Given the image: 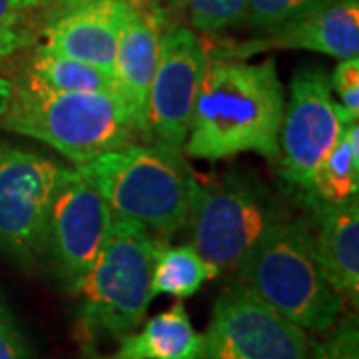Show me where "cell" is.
Here are the masks:
<instances>
[{"label":"cell","instance_id":"6da1fadb","mask_svg":"<svg viewBox=\"0 0 359 359\" xmlns=\"http://www.w3.org/2000/svg\"><path fill=\"white\" fill-rule=\"evenodd\" d=\"M283 108L285 92L273 60L210 58L184 156L216 162L256 152L278 162Z\"/></svg>","mask_w":359,"mask_h":359},{"label":"cell","instance_id":"7a4b0ae2","mask_svg":"<svg viewBox=\"0 0 359 359\" xmlns=\"http://www.w3.org/2000/svg\"><path fill=\"white\" fill-rule=\"evenodd\" d=\"M156 233L114 216L112 230L90 271L70 294L78 297L74 332L82 353L138 330L152 304V268L160 245Z\"/></svg>","mask_w":359,"mask_h":359},{"label":"cell","instance_id":"3957f363","mask_svg":"<svg viewBox=\"0 0 359 359\" xmlns=\"http://www.w3.org/2000/svg\"><path fill=\"white\" fill-rule=\"evenodd\" d=\"M76 168L118 218L140 224L164 242L184 228L196 178L182 148L132 142Z\"/></svg>","mask_w":359,"mask_h":359},{"label":"cell","instance_id":"277c9868","mask_svg":"<svg viewBox=\"0 0 359 359\" xmlns=\"http://www.w3.org/2000/svg\"><path fill=\"white\" fill-rule=\"evenodd\" d=\"M0 128L46 144L76 166L138 138L116 92H46L20 82Z\"/></svg>","mask_w":359,"mask_h":359},{"label":"cell","instance_id":"5b68a950","mask_svg":"<svg viewBox=\"0 0 359 359\" xmlns=\"http://www.w3.org/2000/svg\"><path fill=\"white\" fill-rule=\"evenodd\" d=\"M236 271L238 282L304 332H330L346 306L316 259L306 218L278 222Z\"/></svg>","mask_w":359,"mask_h":359},{"label":"cell","instance_id":"8992f818","mask_svg":"<svg viewBox=\"0 0 359 359\" xmlns=\"http://www.w3.org/2000/svg\"><path fill=\"white\" fill-rule=\"evenodd\" d=\"M285 218L257 176L231 172L194 184L186 224L194 250L222 271L238 269L257 242Z\"/></svg>","mask_w":359,"mask_h":359},{"label":"cell","instance_id":"52a82bcc","mask_svg":"<svg viewBox=\"0 0 359 359\" xmlns=\"http://www.w3.org/2000/svg\"><path fill=\"white\" fill-rule=\"evenodd\" d=\"M112 222L98 188L78 168H62L46 212L42 257L50 259L68 294L98 259Z\"/></svg>","mask_w":359,"mask_h":359},{"label":"cell","instance_id":"ba28073f","mask_svg":"<svg viewBox=\"0 0 359 359\" xmlns=\"http://www.w3.org/2000/svg\"><path fill=\"white\" fill-rule=\"evenodd\" d=\"M202 335V359H311L308 332L240 282L219 294Z\"/></svg>","mask_w":359,"mask_h":359},{"label":"cell","instance_id":"9c48e42d","mask_svg":"<svg viewBox=\"0 0 359 359\" xmlns=\"http://www.w3.org/2000/svg\"><path fill=\"white\" fill-rule=\"evenodd\" d=\"M62 172L48 156L0 142V254L30 268L42 257L44 222Z\"/></svg>","mask_w":359,"mask_h":359},{"label":"cell","instance_id":"30bf717a","mask_svg":"<svg viewBox=\"0 0 359 359\" xmlns=\"http://www.w3.org/2000/svg\"><path fill=\"white\" fill-rule=\"evenodd\" d=\"M346 126L323 66L295 70L280 128V178L299 194Z\"/></svg>","mask_w":359,"mask_h":359},{"label":"cell","instance_id":"8fae6325","mask_svg":"<svg viewBox=\"0 0 359 359\" xmlns=\"http://www.w3.org/2000/svg\"><path fill=\"white\" fill-rule=\"evenodd\" d=\"M208 65V46L190 26L168 25L162 28L148 94V142L184 150Z\"/></svg>","mask_w":359,"mask_h":359},{"label":"cell","instance_id":"7c38bea8","mask_svg":"<svg viewBox=\"0 0 359 359\" xmlns=\"http://www.w3.org/2000/svg\"><path fill=\"white\" fill-rule=\"evenodd\" d=\"M269 50H311L337 60L359 56V2L332 0L262 36L238 44H222L212 50L208 48L210 58L238 60Z\"/></svg>","mask_w":359,"mask_h":359},{"label":"cell","instance_id":"4fadbf2b","mask_svg":"<svg viewBox=\"0 0 359 359\" xmlns=\"http://www.w3.org/2000/svg\"><path fill=\"white\" fill-rule=\"evenodd\" d=\"M130 6L124 0H82L44 28V46L112 72L116 44Z\"/></svg>","mask_w":359,"mask_h":359},{"label":"cell","instance_id":"5bb4252c","mask_svg":"<svg viewBox=\"0 0 359 359\" xmlns=\"http://www.w3.org/2000/svg\"><path fill=\"white\" fill-rule=\"evenodd\" d=\"M162 16L164 13L160 11V6L146 13L132 8L120 30L112 65L116 92L128 108L138 136L144 142H148L146 112L150 84L158 62L160 34L164 28Z\"/></svg>","mask_w":359,"mask_h":359},{"label":"cell","instance_id":"9a60e30c","mask_svg":"<svg viewBox=\"0 0 359 359\" xmlns=\"http://www.w3.org/2000/svg\"><path fill=\"white\" fill-rule=\"evenodd\" d=\"M309 236L325 280L344 299H359V200L309 210Z\"/></svg>","mask_w":359,"mask_h":359},{"label":"cell","instance_id":"2e32d148","mask_svg":"<svg viewBox=\"0 0 359 359\" xmlns=\"http://www.w3.org/2000/svg\"><path fill=\"white\" fill-rule=\"evenodd\" d=\"M202 351L204 335L194 327L184 304L178 302L122 335L110 353L88 351L84 359H202Z\"/></svg>","mask_w":359,"mask_h":359},{"label":"cell","instance_id":"e0dca14e","mask_svg":"<svg viewBox=\"0 0 359 359\" xmlns=\"http://www.w3.org/2000/svg\"><path fill=\"white\" fill-rule=\"evenodd\" d=\"M359 192V126L349 122L344 126L334 148L311 174L299 198L308 210L346 204Z\"/></svg>","mask_w":359,"mask_h":359},{"label":"cell","instance_id":"ac0fdd59","mask_svg":"<svg viewBox=\"0 0 359 359\" xmlns=\"http://www.w3.org/2000/svg\"><path fill=\"white\" fill-rule=\"evenodd\" d=\"M18 82L46 92H116L112 72L54 52L44 44L34 48Z\"/></svg>","mask_w":359,"mask_h":359},{"label":"cell","instance_id":"d6986e66","mask_svg":"<svg viewBox=\"0 0 359 359\" xmlns=\"http://www.w3.org/2000/svg\"><path fill=\"white\" fill-rule=\"evenodd\" d=\"M219 271L202 259L192 244L160 245L152 268V297L170 295L188 299L200 292L205 282L218 278Z\"/></svg>","mask_w":359,"mask_h":359},{"label":"cell","instance_id":"ffe728a7","mask_svg":"<svg viewBox=\"0 0 359 359\" xmlns=\"http://www.w3.org/2000/svg\"><path fill=\"white\" fill-rule=\"evenodd\" d=\"M192 30L216 34L242 25L248 18V0H172Z\"/></svg>","mask_w":359,"mask_h":359},{"label":"cell","instance_id":"44dd1931","mask_svg":"<svg viewBox=\"0 0 359 359\" xmlns=\"http://www.w3.org/2000/svg\"><path fill=\"white\" fill-rule=\"evenodd\" d=\"M332 0H248V18L257 30H273L278 26L308 14Z\"/></svg>","mask_w":359,"mask_h":359},{"label":"cell","instance_id":"7402d4cb","mask_svg":"<svg viewBox=\"0 0 359 359\" xmlns=\"http://www.w3.org/2000/svg\"><path fill=\"white\" fill-rule=\"evenodd\" d=\"M327 337L311 341V359H359V325L355 313H346L325 332Z\"/></svg>","mask_w":359,"mask_h":359},{"label":"cell","instance_id":"603a6c76","mask_svg":"<svg viewBox=\"0 0 359 359\" xmlns=\"http://www.w3.org/2000/svg\"><path fill=\"white\" fill-rule=\"evenodd\" d=\"M332 92L337 96L344 122H358L359 118V56L339 60L330 74Z\"/></svg>","mask_w":359,"mask_h":359},{"label":"cell","instance_id":"cb8c5ba5","mask_svg":"<svg viewBox=\"0 0 359 359\" xmlns=\"http://www.w3.org/2000/svg\"><path fill=\"white\" fill-rule=\"evenodd\" d=\"M30 44L26 11L16 0H0V60H8Z\"/></svg>","mask_w":359,"mask_h":359},{"label":"cell","instance_id":"d4e9b609","mask_svg":"<svg viewBox=\"0 0 359 359\" xmlns=\"http://www.w3.org/2000/svg\"><path fill=\"white\" fill-rule=\"evenodd\" d=\"M0 359H34L11 306L0 297Z\"/></svg>","mask_w":359,"mask_h":359},{"label":"cell","instance_id":"484cf974","mask_svg":"<svg viewBox=\"0 0 359 359\" xmlns=\"http://www.w3.org/2000/svg\"><path fill=\"white\" fill-rule=\"evenodd\" d=\"M13 94H14V82L0 74V120L6 116L8 108H11V102H13Z\"/></svg>","mask_w":359,"mask_h":359},{"label":"cell","instance_id":"4316f807","mask_svg":"<svg viewBox=\"0 0 359 359\" xmlns=\"http://www.w3.org/2000/svg\"><path fill=\"white\" fill-rule=\"evenodd\" d=\"M124 2H128L132 8H136V11H140V13H146V11H154V8H158V2H160V0H124Z\"/></svg>","mask_w":359,"mask_h":359},{"label":"cell","instance_id":"83f0119b","mask_svg":"<svg viewBox=\"0 0 359 359\" xmlns=\"http://www.w3.org/2000/svg\"><path fill=\"white\" fill-rule=\"evenodd\" d=\"M16 2L20 4V8H22V11L30 13V11H34V8H39V6L48 4L50 0H16Z\"/></svg>","mask_w":359,"mask_h":359}]
</instances>
